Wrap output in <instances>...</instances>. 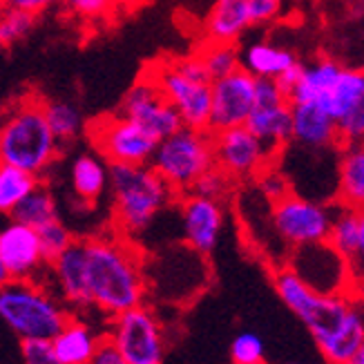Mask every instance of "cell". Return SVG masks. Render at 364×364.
<instances>
[{"label":"cell","instance_id":"cell-1","mask_svg":"<svg viewBox=\"0 0 364 364\" xmlns=\"http://www.w3.org/2000/svg\"><path fill=\"white\" fill-rule=\"evenodd\" d=\"M273 287L287 309L304 322L326 364H344L364 346L360 297L315 293L284 264L273 271Z\"/></svg>","mask_w":364,"mask_h":364},{"label":"cell","instance_id":"cell-2","mask_svg":"<svg viewBox=\"0 0 364 364\" xmlns=\"http://www.w3.org/2000/svg\"><path fill=\"white\" fill-rule=\"evenodd\" d=\"M92 306L107 318L146 304L150 287L144 250L121 235L83 240Z\"/></svg>","mask_w":364,"mask_h":364},{"label":"cell","instance_id":"cell-3","mask_svg":"<svg viewBox=\"0 0 364 364\" xmlns=\"http://www.w3.org/2000/svg\"><path fill=\"white\" fill-rule=\"evenodd\" d=\"M60 154L43 112V99L25 97L0 114V161L43 179Z\"/></svg>","mask_w":364,"mask_h":364},{"label":"cell","instance_id":"cell-4","mask_svg":"<svg viewBox=\"0 0 364 364\" xmlns=\"http://www.w3.org/2000/svg\"><path fill=\"white\" fill-rule=\"evenodd\" d=\"M109 195L117 235L139 240L170 201L172 190L150 166H109Z\"/></svg>","mask_w":364,"mask_h":364},{"label":"cell","instance_id":"cell-5","mask_svg":"<svg viewBox=\"0 0 364 364\" xmlns=\"http://www.w3.org/2000/svg\"><path fill=\"white\" fill-rule=\"evenodd\" d=\"M72 311L43 282L9 279L0 289V320L21 340H54Z\"/></svg>","mask_w":364,"mask_h":364},{"label":"cell","instance_id":"cell-6","mask_svg":"<svg viewBox=\"0 0 364 364\" xmlns=\"http://www.w3.org/2000/svg\"><path fill=\"white\" fill-rule=\"evenodd\" d=\"M177 199L193 193L195 183L215 168L213 134L208 130L179 128L156 144L148 164Z\"/></svg>","mask_w":364,"mask_h":364},{"label":"cell","instance_id":"cell-7","mask_svg":"<svg viewBox=\"0 0 364 364\" xmlns=\"http://www.w3.org/2000/svg\"><path fill=\"white\" fill-rule=\"evenodd\" d=\"M103 340L128 364H164L166 360L164 326L148 304L109 318Z\"/></svg>","mask_w":364,"mask_h":364},{"label":"cell","instance_id":"cell-8","mask_svg":"<svg viewBox=\"0 0 364 364\" xmlns=\"http://www.w3.org/2000/svg\"><path fill=\"white\" fill-rule=\"evenodd\" d=\"M87 139L107 166H148L159 141L121 114H105L85 125Z\"/></svg>","mask_w":364,"mask_h":364},{"label":"cell","instance_id":"cell-9","mask_svg":"<svg viewBox=\"0 0 364 364\" xmlns=\"http://www.w3.org/2000/svg\"><path fill=\"white\" fill-rule=\"evenodd\" d=\"M333 205L289 193L271 203V226L287 248H299L328 240Z\"/></svg>","mask_w":364,"mask_h":364},{"label":"cell","instance_id":"cell-10","mask_svg":"<svg viewBox=\"0 0 364 364\" xmlns=\"http://www.w3.org/2000/svg\"><path fill=\"white\" fill-rule=\"evenodd\" d=\"M291 271L302 279L309 289L320 295H353L351 266L328 242H318L289 250Z\"/></svg>","mask_w":364,"mask_h":364},{"label":"cell","instance_id":"cell-11","mask_svg":"<svg viewBox=\"0 0 364 364\" xmlns=\"http://www.w3.org/2000/svg\"><path fill=\"white\" fill-rule=\"evenodd\" d=\"M148 74L159 85L166 101L175 107L183 128L208 130L210 121V83L183 74L175 60H159L148 68Z\"/></svg>","mask_w":364,"mask_h":364},{"label":"cell","instance_id":"cell-12","mask_svg":"<svg viewBox=\"0 0 364 364\" xmlns=\"http://www.w3.org/2000/svg\"><path fill=\"white\" fill-rule=\"evenodd\" d=\"M210 134H213L215 168H219L232 181L257 179L275 161V154L246 125L221 130V132H210Z\"/></svg>","mask_w":364,"mask_h":364},{"label":"cell","instance_id":"cell-13","mask_svg":"<svg viewBox=\"0 0 364 364\" xmlns=\"http://www.w3.org/2000/svg\"><path fill=\"white\" fill-rule=\"evenodd\" d=\"M117 114L141 125L154 141H161L170 134H175L179 128H183L175 107L166 101L159 85L154 83V78L148 74V70L125 92Z\"/></svg>","mask_w":364,"mask_h":364},{"label":"cell","instance_id":"cell-14","mask_svg":"<svg viewBox=\"0 0 364 364\" xmlns=\"http://www.w3.org/2000/svg\"><path fill=\"white\" fill-rule=\"evenodd\" d=\"M315 103L338 123L340 146L364 141V70H342L338 83Z\"/></svg>","mask_w":364,"mask_h":364},{"label":"cell","instance_id":"cell-15","mask_svg":"<svg viewBox=\"0 0 364 364\" xmlns=\"http://www.w3.org/2000/svg\"><path fill=\"white\" fill-rule=\"evenodd\" d=\"M255 107V78L242 68L210 83L208 132H221L246 125Z\"/></svg>","mask_w":364,"mask_h":364},{"label":"cell","instance_id":"cell-16","mask_svg":"<svg viewBox=\"0 0 364 364\" xmlns=\"http://www.w3.org/2000/svg\"><path fill=\"white\" fill-rule=\"evenodd\" d=\"M181 217V235L188 248L199 255H210L217 248L221 230L226 224L224 201L208 199L195 193H188L177 199Z\"/></svg>","mask_w":364,"mask_h":364},{"label":"cell","instance_id":"cell-17","mask_svg":"<svg viewBox=\"0 0 364 364\" xmlns=\"http://www.w3.org/2000/svg\"><path fill=\"white\" fill-rule=\"evenodd\" d=\"M0 262L11 279L41 282V275L47 271V259L38 232L11 219L0 228Z\"/></svg>","mask_w":364,"mask_h":364},{"label":"cell","instance_id":"cell-18","mask_svg":"<svg viewBox=\"0 0 364 364\" xmlns=\"http://www.w3.org/2000/svg\"><path fill=\"white\" fill-rule=\"evenodd\" d=\"M52 277L50 291L65 304L70 311H85L92 306L87 273H85V246L83 240H74L58 257L47 264Z\"/></svg>","mask_w":364,"mask_h":364},{"label":"cell","instance_id":"cell-19","mask_svg":"<svg viewBox=\"0 0 364 364\" xmlns=\"http://www.w3.org/2000/svg\"><path fill=\"white\" fill-rule=\"evenodd\" d=\"M291 121H293L291 144H297L309 150H326L340 146L338 123L318 103L291 105Z\"/></svg>","mask_w":364,"mask_h":364},{"label":"cell","instance_id":"cell-20","mask_svg":"<svg viewBox=\"0 0 364 364\" xmlns=\"http://www.w3.org/2000/svg\"><path fill=\"white\" fill-rule=\"evenodd\" d=\"M250 27V0H215L203 18V43L237 45Z\"/></svg>","mask_w":364,"mask_h":364},{"label":"cell","instance_id":"cell-21","mask_svg":"<svg viewBox=\"0 0 364 364\" xmlns=\"http://www.w3.org/2000/svg\"><path fill=\"white\" fill-rule=\"evenodd\" d=\"M103 344V336L92 328L90 322L72 313L68 324L52 340V349L63 364H90Z\"/></svg>","mask_w":364,"mask_h":364},{"label":"cell","instance_id":"cell-22","mask_svg":"<svg viewBox=\"0 0 364 364\" xmlns=\"http://www.w3.org/2000/svg\"><path fill=\"white\" fill-rule=\"evenodd\" d=\"M246 128L277 156L293 139L291 103L287 101L277 105L252 107V112L246 121Z\"/></svg>","mask_w":364,"mask_h":364},{"label":"cell","instance_id":"cell-23","mask_svg":"<svg viewBox=\"0 0 364 364\" xmlns=\"http://www.w3.org/2000/svg\"><path fill=\"white\" fill-rule=\"evenodd\" d=\"M240 58L242 70L248 72L252 78H271V81H277L282 74H287L299 63L295 52L266 41H257L244 47Z\"/></svg>","mask_w":364,"mask_h":364},{"label":"cell","instance_id":"cell-24","mask_svg":"<svg viewBox=\"0 0 364 364\" xmlns=\"http://www.w3.org/2000/svg\"><path fill=\"white\" fill-rule=\"evenodd\" d=\"M342 65L333 58H318L313 63H302L299 68V76L291 92L287 94L289 103H315L322 94H326L331 87L338 83V78L342 74Z\"/></svg>","mask_w":364,"mask_h":364},{"label":"cell","instance_id":"cell-25","mask_svg":"<svg viewBox=\"0 0 364 364\" xmlns=\"http://www.w3.org/2000/svg\"><path fill=\"white\" fill-rule=\"evenodd\" d=\"M72 190L85 205L97 203L109 186V166L97 152H81L70 168Z\"/></svg>","mask_w":364,"mask_h":364},{"label":"cell","instance_id":"cell-26","mask_svg":"<svg viewBox=\"0 0 364 364\" xmlns=\"http://www.w3.org/2000/svg\"><path fill=\"white\" fill-rule=\"evenodd\" d=\"M338 203L364 208V141L344 144L338 164Z\"/></svg>","mask_w":364,"mask_h":364},{"label":"cell","instance_id":"cell-27","mask_svg":"<svg viewBox=\"0 0 364 364\" xmlns=\"http://www.w3.org/2000/svg\"><path fill=\"white\" fill-rule=\"evenodd\" d=\"M43 112L60 148L74 144V141L85 132V121H83L81 109L70 101L43 99Z\"/></svg>","mask_w":364,"mask_h":364},{"label":"cell","instance_id":"cell-28","mask_svg":"<svg viewBox=\"0 0 364 364\" xmlns=\"http://www.w3.org/2000/svg\"><path fill=\"white\" fill-rule=\"evenodd\" d=\"M11 219L34 230L52 224V221H58L60 217H58V203H56L54 193L41 181L18 205H16Z\"/></svg>","mask_w":364,"mask_h":364},{"label":"cell","instance_id":"cell-29","mask_svg":"<svg viewBox=\"0 0 364 364\" xmlns=\"http://www.w3.org/2000/svg\"><path fill=\"white\" fill-rule=\"evenodd\" d=\"M340 255L346 262H353L358 255V242H360V224H358V210L349 208V205H333V221H331L328 240Z\"/></svg>","mask_w":364,"mask_h":364},{"label":"cell","instance_id":"cell-30","mask_svg":"<svg viewBox=\"0 0 364 364\" xmlns=\"http://www.w3.org/2000/svg\"><path fill=\"white\" fill-rule=\"evenodd\" d=\"M41 181L43 179L29 175L25 170H18L0 161V215L11 217L16 205H18Z\"/></svg>","mask_w":364,"mask_h":364},{"label":"cell","instance_id":"cell-31","mask_svg":"<svg viewBox=\"0 0 364 364\" xmlns=\"http://www.w3.org/2000/svg\"><path fill=\"white\" fill-rule=\"evenodd\" d=\"M199 60L203 63L205 72L210 76V83L217 78H224L242 68L240 47L237 45H221V43H203L197 52Z\"/></svg>","mask_w":364,"mask_h":364},{"label":"cell","instance_id":"cell-32","mask_svg":"<svg viewBox=\"0 0 364 364\" xmlns=\"http://www.w3.org/2000/svg\"><path fill=\"white\" fill-rule=\"evenodd\" d=\"M38 16L16 9H0V47H14L23 43L36 27Z\"/></svg>","mask_w":364,"mask_h":364},{"label":"cell","instance_id":"cell-33","mask_svg":"<svg viewBox=\"0 0 364 364\" xmlns=\"http://www.w3.org/2000/svg\"><path fill=\"white\" fill-rule=\"evenodd\" d=\"M38 232V240H41V248H43V255L47 259V264H50L54 257H58L63 250H65L72 242L74 237L70 232V228L63 224V221H52V224H47L43 228L36 230Z\"/></svg>","mask_w":364,"mask_h":364},{"label":"cell","instance_id":"cell-34","mask_svg":"<svg viewBox=\"0 0 364 364\" xmlns=\"http://www.w3.org/2000/svg\"><path fill=\"white\" fill-rule=\"evenodd\" d=\"M230 360L232 364H264V342L259 336L240 333L230 344Z\"/></svg>","mask_w":364,"mask_h":364},{"label":"cell","instance_id":"cell-35","mask_svg":"<svg viewBox=\"0 0 364 364\" xmlns=\"http://www.w3.org/2000/svg\"><path fill=\"white\" fill-rule=\"evenodd\" d=\"M235 181L224 175L219 168H210L205 175L195 183L193 188V193L195 195H201V197H208V199H217V201H224L228 195H230V190H232Z\"/></svg>","mask_w":364,"mask_h":364},{"label":"cell","instance_id":"cell-36","mask_svg":"<svg viewBox=\"0 0 364 364\" xmlns=\"http://www.w3.org/2000/svg\"><path fill=\"white\" fill-rule=\"evenodd\" d=\"M257 188H259V193L268 199V203H273L282 197H287L289 193H293L287 175L279 172L275 166H268L257 177Z\"/></svg>","mask_w":364,"mask_h":364},{"label":"cell","instance_id":"cell-37","mask_svg":"<svg viewBox=\"0 0 364 364\" xmlns=\"http://www.w3.org/2000/svg\"><path fill=\"white\" fill-rule=\"evenodd\" d=\"M65 9L83 21L103 18V16L112 9L114 0H60Z\"/></svg>","mask_w":364,"mask_h":364},{"label":"cell","instance_id":"cell-38","mask_svg":"<svg viewBox=\"0 0 364 364\" xmlns=\"http://www.w3.org/2000/svg\"><path fill=\"white\" fill-rule=\"evenodd\" d=\"M23 360L25 364H63L50 340H23Z\"/></svg>","mask_w":364,"mask_h":364},{"label":"cell","instance_id":"cell-39","mask_svg":"<svg viewBox=\"0 0 364 364\" xmlns=\"http://www.w3.org/2000/svg\"><path fill=\"white\" fill-rule=\"evenodd\" d=\"M358 224H360V242H358V255L349 264L351 266V277H353V291L355 297L364 291V208L358 210Z\"/></svg>","mask_w":364,"mask_h":364},{"label":"cell","instance_id":"cell-40","mask_svg":"<svg viewBox=\"0 0 364 364\" xmlns=\"http://www.w3.org/2000/svg\"><path fill=\"white\" fill-rule=\"evenodd\" d=\"M279 14H282V3H277V0H250L252 25H268L277 21Z\"/></svg>","mask_w":364,"mask_h":364},{"label":"cell","instance_id":"cell-41","mask_svg":"<svg viewBox=\"0 0 364 364\" xmlns=\"http://www.w3.org/2000/svg\"><path fill=\"white\" fill-rule=\"evenodd\" d=\"M58 0H0V9H16L31 16H41L50 7H54Z\"/></svg>","mask_w":364,"mask_h":364},{"label":"cell","instance_id":"cell-42","mask_svg":"<svg viewBox=\"0 0 364 364\" xmlns=\"http://www.w3.org/2000/svg\"><path fill=\"white\" fill-rule=\"evenodd\" d=\"M90 364H128L125 360H121V355L109 346L105 340H103V344L99 346V351H97V355H94V360L90 362Z\"/></svg>","mask_w":364,"mask_h":364},{"label":"cell","instance_id":"cell-43","mask_svg":"<svg viewBox=\"0 0 364 364\" xmlns=\"http://www.w3.org/2000/svg\"><path fill=\"white\" fill-rule=\"evenodd\" d=\"M344 364H364V346H362V349L353 355V358H349V360H346Z\"/></svg>","mask_w":364,"mask_h":364},{"label":"cell","instance_id":"cell-44","mask_svg":"<svg viewBox=\"0 0 364 364\" xmlns=\"http://www.w3.org/2000/svg\"><path fill=\"white\" fill-rule=\"evenodd\" d=\"M9 279H11V277H9V273H7V268L3 266V262H0V289H3Z\"/></svg>","mask_w":364,"mask_h":364},{"label":"cell","instance_id":"cell-45","mask_svg":"<svg viewBox=\"0 0 364 364\" xmlns=\"http://www.w3.org/2000/svg\"><path fill=\"white\" fill-rule=\"evenodd\" d=\"M360 299H362V304H364V291H362V295H360Z\"/></svg>","mask_w":364,"mask_h":364},{"label":"cell","instance_id":"cell-46","mask_svg":"<svg viewBox=\"0 0 364 364\" xmlns=\"http://www.w3.org/2000/svg\"><path fill=\"white\" fill-rule=\"evenodd\" d=\"M277 3H284V0H277Z\"/></svg>","mask_w":364,"mask_h":364}]
</instances>
